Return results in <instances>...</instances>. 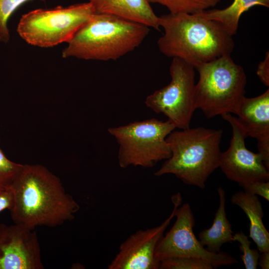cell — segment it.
<instances>
[{"label": "cell", "mask_w": 269, "mask_h": 269, "mask_svg": "<svg viewBox=\"0 0 269 269\" xmlns=\"http://www.w3.org/2000/svg\"><path fill=\"white\" fill-rule=\"evenodd\" d=\"M10 188L14 196L11 219L31 230L61 225L73 220L80 209L60 179L41 164H23Z\"/></svg>", "instance_id": "6da1fadb"}, {"label": "cell", "mask_w": 269, "mask_h": 269, "mask_svg": "<svg viewBox=\"0 0 269 269\" xmlns=\"http://www.w3.org/2000/svg\"><path fill=\"white\" fill-rule=\"evenodd\" d=\"M164 34L157 43L159 51L168 57L179 58L195 69L225 55H231L235 42L218 21L198 12L169 13L159 16Z\"/></svg>", "instance_id": "7a4b0ae2"}, {"label": "cell", "mask_w": 269, "mask_h": 269, "mask_svg": "<svg viewBox=\"0 0 269 269\" xmlns=\"http://www.w3.org/2000/svg\"><path fill=\"white\" fill-rule=\"evenodd\" d=\"M149 27L116 15L94 13L67 42L63 58L116 60L137 48Z\"/></svg>", "instance_id": "3957f363"}, {"label": "cell", "mask_w": 269, "mask_h": 269, "mask_svg": "<svg viewBox=\"0 0 269 269\" xmlns=\"http://www.w3.org/2000/svg\"><path fill=\"white\" fill-rule=\"evenodd\" d=\"M221 130L202 127L173 131L166 140L171 150L154 175L172 174L185 184L205 187L209 176L219 167Z\"/></svg>", "instance_id": "277c9868"}, {"label": "cell", "mask_w": 269, "mask_h": 269, "mask_svg": "<svg viewBox=\"0 0 269 269\" xmlns=\"http://www.w3.org/2000/svg\"><path fill=\"white\" fill-rule=\"evenodd\" d=\"M199 79L195 84L194 108L207 119L234 114L245 96L247 77L244 68L231 55H225L195 69Z\"/></svg>", "instance_id": "5b68a950"}, {"label": "cell", "mask_w": 269, "mask_h": 269, "mask_svg": "<svg viewBox=\"0 0 269 269\" xmlns=\"http://www.w3.org/2000/svg\"><path fill=\"white\" fill-rule=\"evenodd\" d=\"M175 128L168 120L151 118L110 128L108 131L119 145L118 158L121 168L131 165L151 168L171 156L166 138Z\"/></svg>", "instance_id": "8992f818"}, {"label": "cell", "mask_w": 269, "mask_h": 269, "mask_svg": "<svg viewBox=\"0 0 269 269\" xmlns=\"http://www.w3.org/2000/svg\"><path fill=\"white\" fill-rule=\"evenodd\" d=\"M94 13L89 2L50 9H37L22 16L17 31L29 44L52 47L68 42Z\"/></svg>", "instance_id": "52a82bcc"}, {"label": "cell", "mask_w": 269, "mask_h": 269, "mask_svg": "<svg viewBox=\"0 0 269 269\" xmlns=\"http://www.w3.org/2000/svg\"><path fill=\"white\" fill-rule=\"evenodd\" d=\"M170 83L148 96L146 106L162 113L176 128H190L194 112L195 68L184 61L173 58L169 67Z\"/></svg>", "instance_id": "ba28073f"}, {"label": "cell", "mask_w": 269, "mask_h": 269, "mask_svg": "<svg viewBox=\"0 0 269 269\" xmlns=\"http://www.w3.org/2000/svg\"><path fill=\"white\" fill-rule=\"evenodd\" d=\"M180 206L176 211L175 223L155 248L154 256L158 265L163 260L181 257L202 259L209 262L213 269L238 263L227 253H214L205 248L193 233L195 219L190 205L185 203Z\"/></svg>", "instance_id": "9c48e42d"}, {"label": "cell", "mask_w": 269, "mask_h": 269, "mask_svg": "<svg viewBox=\"0 0 269 269\" xmlns=\"http://www.w3.org/2000/svg\"><path fill=\"white\" fill-rule=\"evenodd\" d=\"M232 128V136L227 150L221 152L219 167L226 177L241 186L253 182L269 180V170L261 155L248 150L247 135L237 117L230 113L221 115Z\"/></svg>", "instance_id": "30bf717a"}, {"label": "cell", "mask_w": 269, "mask_h": 269, "mask_svg": "<svg viewBox=\"0 0 269 269\" xmlns=\"http://www.w3.org/2000/svg\"><path fill=\"white\" fill-rule=\"evenodd\" d=\"M171 199L174 207L169 217L160 225L138 230L128 238L121 245L119 253L108 266L109 269H159L154 256L155 248L182 202L179 192Z\"/></svg>", "instance_id": "8fae6325"}, {"label": "cell", "mask_w": 269, "mask_h": 269, "mask_svg": "<svg viewBox=\"0 0 269 269\" xmlns=\"http://www.w3.org/2000/svg\"><path fill=\"white\" fill-rule=\"evenodd\" d=\"M44 268L36 232L14 223H0V269Z\"/></svg>", "instance_id": "7c38bea8"}, {"label": "cell", "mask_w": 269, "mask_h": 269, "mask_svg": "<svg viewBox=\"0 0 269 269\" xmlns=\"http://www.w3.org/2000/svg\"><path fill=\"white\" fill-rule=\"evenodd\" d=\"M235 114L247 135L257 139L258 152L269 168V89L256 97H244Z\"/></svg>", "instance_id": "4fadbf2b"}, {"label": "cell", "mask_w": 269, "mask_h": 269, "mask_svg": "<svg viewBox=\"0 0 269 269\" xmlns=\"http://www.w3.org/2000/svg\"><path fill=\"white\" fill-rule=\"evenodd\" d=\"M95 13H106L160 30L159 16L147 0H89Z\"/></svg>", "instance_id": "5bb4252c"}, {"label": "cell", "mask_w": 269, "mask_h": 269, "mask_svg": "<svg viewBox=\"0 0 269 269\" xmlns=\"http://www.w3.org/2000/svg\"><path fill=\"white\" fill-rule=\"evenodd\" d=\"M231 202L241 208L250 221L249 237L260 253L269 251V233L263 222L264 211L257 195L240 191L234 194Z\"/></svg>", "instance_id": "9a60e30c"}, {"label": "cell", "mask_w": 269, "mask_h": 269, "mask_svg": "<svg viewBox=\"0 0 269 269\" xmlns=\"http://www.w3.org/2000/svg\"><path fill=\"white\" fill-rule=\"evenodd\" d=\"M217 192L219 204L212 226L199 233V241L210 252L219 253L222 246L226 243H232L233 234L232 226L226 217L225 211V191L219 187Z\"/></svg>", "instance_id": "2e32d148"}, {"label": "cell", "mask_w": 269, "mask_h": 269, "mask_svg": "<svg viewBox=\"0 0 269 269\" xmlns=\"http://www.w3.org/2000/svg\"><path fill=\"white\" fill-rule=\"evenodd\" d=\"M256 5L269 7V0H234L230 5L224 9L206 10L198 13L205 18L219 22L233 36L237 33L241 15Z\"/></svg>", "instance_id": "e0dca14e"}, {"label": "cell", "mask_w": 269, "mask_h": 269, "mask_svg": "<svg viewBox=\"0 0 269 269\" xmlns=\"http://www.w3.org/2000/svg\"><path fill=\"white\" fill-rule=\"evenodd\" d=\"M166 7L171 13H196L216 5L221 0H147Z\"/></svg>", "instance_id": "ac0fdd59"}, {"label": "cell", "mask_w": 269, "mask_h": 269, "mask_svg": "<svg viewBox=\"0 0 269 269\" xmlns=\"http://www.w3.org/2000/svg\"><path fill=\"white\" fill-rule=\"evenodd\" d=\"M160 269H213L208 262L192 257H175L163 260L159 262Z\"/></svg>", "instance_id": "d6986e66"}, {"label": "cell", "mask_w": 269, "mask_h": 269, "mask_svg": "<svg viewBox=\"0 0 269 269\" xmlns=\"http://www.w3.org/2000/svg\"><path fill=\"white\" fill-rule=\"evenodd\" d=\"M23 166L9 159L0 148V192L10 188Z\"/></svg>", "instance_id": "ffe728a7"}, {"label": "cell", "mask_w": 269, "mask_h": 269, "mask_svg": "<svg viewBox=\"0 0 269 269\" xmlns=\"http://www.w3.org/2000/svg\"><path fill=\"white\" fill-rule=\"evenodd\" d=\"M233 241L240 244L239 249L243 253L241 256L246 269H256L258 265L260 252L256 249H252L250 246L251 242L242 231L235 233L233 236Z\"/></svg>", "instance_id": "44dd1931"}, {"label": "cell", "mask_w": 269, "mask_h": 269, "mask_svg": "<svg viewBox=\"0 0 269 269\" xmlns=\"http://www.w3.org/2000/svg\"><path fill=\"white\" fill-rule=\"evenodd\" d=\"M29 0H0V41L6 43L10 39L7 27L9 18L21 4Z\"/></svg>", "instance_id": "7402d4cb"}, {"label": "cell", "mask_w": 269, "mask_h": 269, "mask_svg": "<svg viewBox=\"0 0 269 269\" xmlns=\"http://www.w3.org/2000/svg\"><path fill=\"white\" fill-rule=\"evenodd\" d=\"M244 191L249 194L259 195L269 201V182L258 181L243 186Z\"/></svg>", "instance_id": "603a6c76"}, {"label": "cell", "mask_w": 269, "mask_h": 269, "mask_svg": "<svg viewBox=\"0 0 269 269\" xmlns=\"http://www.w3.org/2000/svg\"><path fill=\"white\" fill-rule=\"evenodd\" d=\"M257 74L261 82L267 87L269 86V52L268 51L264 59L258 66Z\"/></svg>", "instance_id": "cb8c5ba5"}, {"label": "cell", "mask_w": 269, "mask_h": 269, "mask_svg": "<svg viewBox=\"0 0 269 269\" xmlns=\"http://www.w3.org/2000/svg\"><path fill=\"white\" fill-rule=\"evenodd\" d=\"M14 204V196L11 188L0 192V212L5 209L9 211Z\"/></svg>", "instance_id": "d4e9b609"}, {"label": "cell", "mask_w": 269, "mask_h": 269, "mask_svg": "<svg viewBox=\"0 0 269 269\" xmlns=\"http://www.w3.org/2000/svg\"><path fill=\"white\" fill-rule=\"evenodd\" d=\"M258 265L262 269H269V251L260 253Z\"/></svg>", "instance_id": "484cf974"}]
</instances>
